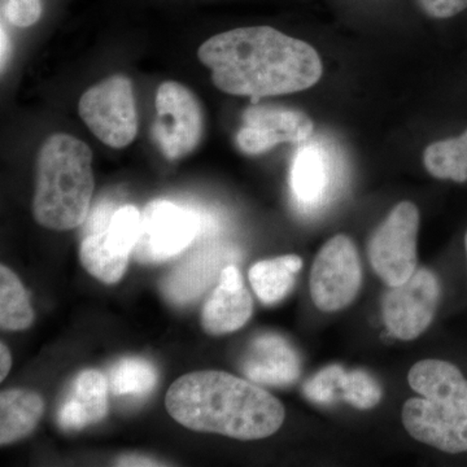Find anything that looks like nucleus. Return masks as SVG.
<instances>
[{
  "mask_svg": "<svg viewBox=\"0 0 467 467\" xmlns=\"http://www.w3.org/2000/svg\"><path fill=\"white\" fill-rule=\"evenodd\" d=\"M418 230L420 211L417 205L401 202L368 239V261L389 287L404 284L416 272Z\"/></svg>",
  "mask_w": 467,
  "mask_h": 467,
  "instance_id": "obj_6",
  "label": "nucleus"
},
{
  "mask_svg": "<svg viewBox=\"0 0 467 467\" xmlns=\"http://www.w3.org/2000/svg\"><path fill=\"white\" fill-rule=\"evenodd\" d=\"M12 367L11 352L5 343L0 344V380H5Z\"/></svg>",
  "mask_w": 467,
  "mask_h": 467,
  "instance_id": "obj_29",
  "label": "nucleus"
},
{
  "mask_svg": "<svg viewBox=\"0 0 467 467\" xmlns=\"http://www.w3.org/2000/svg\"><path fill=\"white\" fill-rule=\"evenodd\" d=\"M95 180L90 147L70 134L51 135L36 156L33 214L46 229L67 232L90 213Z\"/></svg>",
  "mask_w": 467,
  "mask_h": 467,
  "instance_id": "obj_3",
  "label": "nucleus"
},
{
  "mask_svg": "<svg viewBox=\"0 0 467 467\" xmlns=\"http://www.w3.org/2000/svg\"><path fill=\"white\" fill-rule=\"evenodd\" d=\"M362 267L358 247L349 236L337 234L326 242L310 270V295L322 312H337L358 297Z\"/></svg>",
  "mask_w": 467,
  "mask_h": 467,
  "instance_id": "obj_8",
  "label": "nucleus"
},
{
  "mask_svg": "<svg viewBox=\"0 0 467 467\" xmlns=\"http://www.w3.org/2000/svg\"><path fill=\"white\" fill-rule=\"evenodd\" d=\"M169 414L199 432L259 441L284 425L285 410L272 393L225 371H193L175 380L165 398Z\"/></svg>",
  "mask_w": 467,
  "mask_h": 467,
  "instance_id": "obj_2",
  "label": "nucleus"
},
{
  "mask_svg": "<svg viewBox=\"0 0 467 467\" xmlns=\"http://www.w3.org/2000/svg\"><path fill=\"white\" fill-rule=\"evenodd\" d=\"M252 313L254 300L243 284L238 267H223L216 288L202 306V326L205 333L213 337L234 333L250 321Z\"/></svg>",
  "mask_w": 467,
  "mask_h": 467,
  "instance_id": "obj_12",
  "label": "nucleus"
},
{
  "mask_svg": "<svg viewBox=\"0 0 467 467\" xmlns=\"http://www.w3.org/2000/svg\"><path fill=\"white\" fill-rule=\"evenodd\" d=\"M218 90L261 98L306 90L321 79L324 67L309 43L270 26L239 27L212 36L198 50Z\"/></svg>",
  "mask_w": 467,
  "mask_h": 467,
  "instance_id": "obj_1",
  "label": "nucleus"
},
{
  "mask_svg": "<svg viewBox=\"0 0 467 467\" xmlns=\"http://www.w3.org/2000/svg\"><path fill=\"white\" fill-rule=\"evenodd\" d=\"M79 260L92 276L107 285L117 284L125 275L129 263V259L115 256L106 247L99 233L85 234Z\"/></svg>",
  "mask_w": 467,
  "mask_h": 467,
  "instance_id": "obj_22",
  "label": "nucleus"
},
{
  "mask_svg": "<svg viewBox=\"0 0 467 467\" xmlns=\"http://www.w3.org/2000/svg\"><path fill=\"white\" fill-rule=\"evenodd\" d=\"M303 261L296 254L263 260L254 264L248 273L252 288L266 306H275L295 287L296 275Z\"/></svg>",
  "mask_w": 467,
  "mask_h": 467,
  "instance_id": "obj_18",
  "label": "nucleus"
},
{
  "mask_svg": "<svg viewBox=\"0 0 467 467\" xmlns=\"http://www.w3.org/2000/svg\"><path fill=\"white\" fill-rule=\"evenodd\" d=\"M8 57L7 33L5 32V26H2V69H5V63Z\"/></svg>",
  "mask_w": 467,
  "mask_h": 467,
  "instance_id": "obj_30",
  "label": "nucleus"
},
{
  "mask_svg": "<svg viewBox=\"0 0 467 467\" xmlns=\"http://www.w3.org/2000/svg\"><path fill=\"white\" fill-rule=\"evenodd\" d=\"M340 396L352 407L368 410L376 408L382 400V386L368 371H346L340 383Z\"/></svg>",
  "mask_w": 467,
  "mask_h": 467,
  "instance_id": "obj_24",
  "label": "nucleus"
},
{
  "mask_svg": "<svg viewBox=\"0 0 467 467\" xmlns=\"http://www.w3.org/2000/svg\"><path fill=\"white\" fill-rule=\"evenodd\" d=\"M418 7L429 17L451 18L467 9V0H416Z\"/></svg>",
  "mask_w": 467,
  "mask_h": 467,
  "instance_id": "obj_27",
  "label": "nucleus"
},
{
  "mask_svg": "<svg viewBox=\"0 0 467 467\" xmlns=\"http://www.w3.org/2000/svg\"><path fill=\"white\" fill-rule=\"evenodd\" d=\"M465 251H466V259H467V232L465 234Z\"/></svg>",
  "mask_w": 467,
  "mask_h": 467,
  "instance_id": "obj_31",
  "label": "nucleus"
},
{
  "mask_svg": "<svg viewBox=\"0 0 467 467\" xmlns=\"http://www.w3.org/2000/svg\"><path fill=\"white\" fill-rule=\"evenodd\" d=\"M33 321L26 288L9 267L0 266V327L5 331L26 330Z\"/></svg>",
  "mask_w": 467,
  "mask_h": 467,
  "instance_id": "obj_21",
  "label": "nucleus"
},
{
  "mask_svg": "<svg viewBox=\"0 0 467 467\" xmlns=\"http://www.w3.org/2000/svg\"><path fill=\"white\" fill-rule=\"evenodd\" d=\"M109 386L98 370L79 373L57 409V425L64 431H81L97 425L109 414Z\"/></svg>",
  "mask_w": 467,
  "mask_h": 467,
  "instance_id": "obj_15",
  "label": "nucleus"
},
{
  "mask_svg": "<svg viewBox=\"0 0 467 467\" xmlns=\"http://www.w3.org/2000/svg\"><path fill=\"white\" fill-rule=\"evenodd\" d=\"M441 285L438 276L426 267H417L407 282L391 285L382 299L387 330L409 342L420 337L434 321Z\"/></svg>",
  "mask_w": 467,
  "mask_h": 467,
  "instance_id": "obj_10",
  "label": "nucleus"
},
{
  "mask_svg": "<svg viewBox=\"0 0 467 467\" xmlns=\"http://www.w3.org/2000/svg\"><path fill=\"white\" fill-rule=\"evenodd\" d=\"M78 113L101 143L125 149L138 134V112L133 85L124 75H115L82 94Z\"/></svg>",
  "mask_w": 467,
  "mask_h": 467,
  "instance_id": "obj_5",
  "label": "nucleus"
},
{
  "mask_svg": "<svg viewBox=\"0 0 467 467\" xmlns=\"http://www.w3.org/2000/svg\"><path fill=\"white\" fill-rule=\"evenodd\" d=\"M42 0H3V14L12 26L29 27L42 16Z\"/></svg>",
  "mask_w": 467,
  "mask_h": 467,
  "instance_id": "obj_26",
  "label": "nucleus"
},
{
  "mask_svg": "<svg viewBox=\"0 0 467 467\" xmlns=\"http://www.w3.org/2000/svg\"><path fill=\"white\" fill-rule=\"evenodd\" d=\"M205 227L207 221L192 208L169 201L150 202L142 212L135 260L142 264L171 260L190 247Z\"/></svg>",
  "mask_w": 467,
  "mask_h": 467,
  "instance_id": "obj_7",
  "label": "nucleus"
},
{
  "mask_svg": "<svg viewBox=\"0 0 467 467\" xmlns=\"http://www.w3.org/2000/svg\"><path fill=\"white\" fill-rule=\"evenodd\" d=\"M140 223L142 213L134 205H122L116 209L107 229L98 233L115 256L129 259L140 239Z\"/></svg>",
  "mask_w": 467,
  "mask_h": 467,
  "instance_id": "obj_23",
  "label": "nucleus"
},
{
  "mask_svg": "<svg viewBox=\"0 0 467 467\" xmlns=\"http://www.w3.org/2000/svg\"><path fill=\"white\" fill-rule=\"evenodd\" d=\"M116 466H165V463L152 459V457L140 456V454H125L116 460Z\"/></svg>",
  "mask_w": 467,
  "mask_h": 467,
  "instance_id": "obj_28",
  "label": "nucleus"
},
{
  "mask_svg": "<svg viewBox=\"0 0 467 467\" xmlns=\"http://www.w3.org/2000/svg\"><path fill=\"white\" fill-rule=\"evenodd\" d=\"M234 254H236L234 248L223 244L208 245L195 252L168 276L162 287L165 296L175 304L196 299L213 281L223 264L233 259Z\"/></svg>",
  "mask_w": 467,
  "mask_h": 467,
  "instance_id": "obj_16",
  "label": "nucleus"
},
{
  "mask_svg": "<svg viewBox=\"0 0 467 467\" xmlns=\"http://www.w3.org/2000/svg\"><path fill=\"white\" fill-rule=\"evenodd\" d=\"M156 119L152 135L165 158L192 153L202 142L204 117L201 101L187 86L168 81L156 92Z\"/></svg>",
  "mask_w": 467,
  "mask_h": 467,
  "instance_id": "obj_9",
  "label": "nucleus"
},
{
  "mask_svg": "<svg viewBox=\"0 0 467 467\" xmlns=\"http://www.w3.org/2000/svg\"><path fill=\"white\" fill-rule=\"evenodd\" d=\"M335 183L333 158L321 144L301 147L295 155L290 174L292 195L297 207L317 211L328 202Z\"/></svg>",
  "mask_w": 467,
  "mask_h": 467,
  "instance_id": "obj_14",
  "label": "nucleus"
},
{
  "mask_svg": "<svg viewBox=\"0 0 467 467\" xmlns=\"http://www.w3.org/2000/svg\"><path fill=\"white\" fill-rule=\"evenodd\" d=\"M244 125L236 134L243 152L259 155L281 143H301L315 130L312 119L300 110L252 106L243 116Z\"/></svg>",
  "mask_w": 467,
  "mask_h": 467,
  "instance_id": "obj_11",
  "label": "nucleus"
},
{
  "mask_svg": "<svg viewBox=\"0 0 467 467\" xmlns=\"http://www.w3.org/2000/svg\"><path fill=\"white\" fill-rule=\"evenodd\" d=\"M107 379L109 392L113 396L138 400L153 391L158 383L159 374L149 359L125 358L119 359L110 367Z\"/></svg>",
  "mask_w": 467,
  "mask_h": 467,
  "instance_id": "obj_19",
  "label": "nucleus"
},
{
  "mask_svg": "<svg viewBox=\"0 0 467 467\" xmlns=\"http://www.w3.org/2000/svg\"><path fill=\"white\" fill-rule=\"evenodd\" d=\"M346 373L340 365H330L319 370L303 387L304 395L309 401L318 405H330L337 400L340 383Z\"/></svg>",
  "mask_w": 467,
  "mask_h": 467,
  "instance_id": "obj_25",
  "label": "nucleus"
},
{
  "mask_svg": "<svg viewBox=\"0 0 467 467\" xmlns=\"http://www.w3.org/2000/svg\"><path fill=\"white\" fill-rule=\"evenodd\" d=\"M423 164L438 180L467 182V129L459 137L430 144L423 153Z\"/></svg>",
  "mask_w": 467,
  "mask_h": 467,
  "instance_id": "obj_20",
  "label": "nucleus"
},
{
  "mask_svg": "<svg viewBox=\"0 0 467 467\" xmlns=\"http://www.w3.org/2000/svg\"><path fill=\"white\" fill-rule=\"evenodd\" d=\"M45 413L42 396L27 389L0 395V444L8 445L32 434Z\"/></svg>",
  "mask_w": 467,
  "mask_h": 467,
  "instance_id": "obj_17",
  "label": "nucleus"
},
{
  "mask_svg": "<svg viewBox=\"0 0 467 467\" xmlns=\"http://www.w3.org/2000/svg\"><path fill=\"white\" fill-rule=\"evenodd\" d=\"M418 398L402 407V425L411 438L445 453L467 451V379L456 365L427 358L409 371Z\"/></svg>",
  "mask_w": 467,
  "mask_h": 467,
  "instance_id": "obj_4",
  "label": "nucleus"
},
{
  "mask_svg": "<svg viewBox=\"0 0 467 467\" xmlns=\"http://www.w3.org/2000/svg\"><path fill=\"white\" fill-rule=\"evenodd\" d=\"M242 373L263 386H290L300 377L299 355L281 335H260L245 350Z\"/></svg>",
  "mask_w": 467,
  "mask_h": 467,
  "instance_id": "obj_13",
  "label": "nucleus"
}]
</instances>
